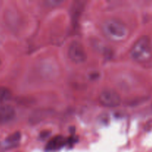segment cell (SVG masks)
<instances>
[{"label":"cell","mask_w":152,"mask_h":152,"mask_svg":"<svg viewBox=\"0 0 152 152\" xmlns=\"http://www.w3.org/2000/svg\"><path fill=\"white\" fill-rule=\"evenodd\" d=\"M64 144V139L61 137H56L53 138V140L49 142L48 145V149L49 150H55L57 148H60L62 145Z\"/></svg>","instance_id":"cell-7"},{"label":"cell","mask_w":152,"mask_h":152,"mask_svg":"<svg viewBox=\"0 0 152 152\" xmlns=\"http://www.w3.org/2000/svg\"><path fill=\"white\" fill-rule=\"evenodd\" d=\"M68 53L70 59L74 63L81 64L87 59V54L84 47L77 41H74L70 44Z\"/></svg>","instance_id":"cell-4"},{"label":"cell","mask_w":152,"mask_h":152,"mask_svg":"<svg viewBox=\"0 0 152 152\" xmlns=\"http://www.w3.org/2000/svg\"><path fill=\"white\" fill-rule=\"evenodd\" d=\"M132 59L138 62H147L152 59V42L148 36L138 39L130 51Z\"/></svg>","instance_id":"cell-1"},{"label":"cell","mask_w":152,"mask_h":152,"mask_svg":"<svg viewBox=\"0 0 152 152\" xmlns=\"http://www.w3.org/2000/svg\"><path fill=\"white\" fill-rule=\"evenodd\" d=\"M0 65H1V59H0Z\"/></svg>","instance_id":"cell-9"},{"label":"cell","mask_w":152,"mask_h":152,"mask_svg":"<svg viewBox=\"0 0 152 152\" xmlns=\"http://www.w3.org/2000/svg\"><path fill=\"white\" fill-rule=\"evenodd\" d=\"M105 36L114 42H121L126 39L129 34L126 25L117 19H107L102 26Z\"/></svg>","instance_id":"cell-2"},{"label":"cell","mask_w":152,"mask_h":152,"mask_svg":"<svg viewBox=\"0 0 152 152\" xmlns=\"http://www.w3.org/2000/svg\"><path fill=\"white\" fill-rule=\"evenodd\" d=\"M16 111L11 105H4L0 106V125L10 123L14 119Z\"/></svg>","instance_id":"cell-5"},{"label":"cell","mask_w":152,"mask_h":152,"mask_svg":"<svg viewBox=\"0 0 152 152\" xmlns=\"http://www.w3.org/2000/svg\"><path fill=\"white\" fill-rule=\"evenodd\" d=\"M99 99L102 105L108 108H115L121 102V98L119 94L113 89H104L99 94Z\"/></svg>","instance_id":"cell-3"},{"label":"cell","mask_w":152,"mask_h":152,"mask_svg":"<svg viewBox=\"0 0 152 152\" xmlns=\"http://www.w3.org/2000/svg\"><path fill=\"white\" fill-rule=\"evenodd\" d=\"M19 133H16L15 134H13V135H12V136H10V137H9V141H16L17 140H19Z\"/></svg>","instance_id":"cell-8"},{"label":"cell","mask_w":152,"mask_h":152,"mask_svg":"<svg viewBox=\"0 0 152 152\" xmlns=\"http://www.w3.org/2000/svg\"><path fill=\"white\" fill-rule=\"evenodd\" d=\"M12 92L7 88L0 86V103H4L11 98Z\"/></svg>","instance_id":"cell-6"}]
</instances>
